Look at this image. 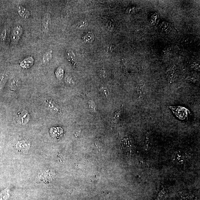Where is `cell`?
Listing matches in <instances>:
<instances>
[{
	"mask_svg": "<svg viewBox=\"0 0 200 200\" xmlns=\"http://www.w3.org/2000/svg\"><path fill=\"white\" fill-rule=\"evenodd\" d=\"M52 58V51H49L46 52L43 55L42 62L43 64H46L51 61Z\"/></svg>",
	"mask_w": 200,
	"mask_h": 200,
	"instance_id": "cell-10",
	"label": "cell"
},
{
	"mask_svg": "<svg viewBox=\"0 0 200 200\" xmlns=\"http://www.w3.org/2000/svg\"><path fill=\"white\" fill-rule=\"evenodd\" d=\"M59 128L55 127L53 128L51 130V133L52 135L55 136H59L61 134V133H58V131L60 130L59 129Z\"/></svg>",
	"mask_w": 200,
	"mask_h": 200,
	"instance_id": "cell-21",
	"label": "cell"
},
{
	"mask_svg": "<svg viewBox=\"0 0 200 200\" xmlns=\"http://www.w3.org/2000/svg\"><path fill=\"white\" fill-rule=\"evenodd\" d=\"M144 85H145V82L144 81H142L137 88L136 92L139 100L142 99L143 95Z\"/></svg>",
	"mask_w": 200,
	"mask_h": 200,
	"instance_id": "cell-12",
	"label": "cell"
},
{
	"mask_svg": "<svg viewBox=\"0 0 200 200\" xmlns=\"http://www.w3.org/2000/svg\"><path fill=\"white\" fill-rule=\"evenodd\" d=\"M89 108L91 110V111H95L96 108L94 102L90 100L89 102Z\"/></svg>",
	"mask_w": 200,
	"mask_h": 200,
	"instance_id": "cell-23",
	"label": "cell"
},
{
	"mask_svg": "<svg viewBox=\"0 0 200 200\" xmlns=\"http://www.w3.org/2000/svg\"><path fill=\"white\" fill-rule=\"evenodd\" d=\"M8 76L4 73L0 74V88H2L4 84L7 82Z\"/></svg>",
	"mask_w": 200,
	"mask_h": 200,
	"instance_id": "cell-15",
	"label": "cell"
},
{
	"mask_svg": "<svg viewBox=\"0 0 200 200\" xmlns=\"http://www.w3.org/2000/svg\"><path fill=\"white\" fill-rule=\"evenodd\" d=\"M159 28L161 31L163 32H167L169 31L170 28L169 24L166 22H162L159 26Z\"/></svg>",
	"mask_w": 200,
	"mask_h": 200,
	"instance_id": "cell-14",
	"label": "cell"
},
{
	"mask_svg": "<svg viewBox=\"0 0 200 200\" xmlns=\"http://www.w3.org/2000/svg\"><path fill=\"white\" fill-rule=\"evenodd\" d=\"M23 33V29L21 25L16 26L12 31L11 40L12 44L16 45L19 43Z\"/></svg>",
	"mask_w": 200,
	"mask_h": 200,
	"instance_id": "cell-1",
	"label": "cell"
},
{
	"mask_svg": "<svg viewBox=\"0 0 200 200\" xmlns=\"http://www.w3.org/2000/svg\"><path fill=\"white\" fill-rule=\"evenodd\" d=\"M100 91L102 92V94H103V95L105 96V97H108V96H109V92L106 89L102 88Z\"/></svg>",
	"mask_w": 200,
	"mask_h": 200,
	"instance_id": "cell-25",
	"label": "cell"
},
{
	"mask_svg": "<svg viewBox=\"0 0 200 200\" xmlns=\"http://www.w3.org/2000/svg\"><path fill=\"white\" fill-rule=\"evenodd\" d=\"M7 30L6 29H4L1 32V39L3 42H4L6 41L7 40Z\"/></svg>",
	"mask_w": 200,
	"mask_h": 200,
	"instance_id": "cell-20",
	"label": "cell"
},
{
	"mask_svg": "<svg viewBox=\"0 0 200 200\" xmlns=\"http://www.w3.org/2000/svg\"><path fill=\"white\" fill-rule=\"evenodd\" d=\"M19 84V81L17 79H15L12 83V86L13 87V88L16 89L18 86Z\"/></svg>",
	"mask_w": 200,
	"mask_h": 200,
	"instance_id": "cell-24",
	"label": "cell"
},
{
	"mask_svg": "<svg viewBox=\"0 0 200 200\" xmlns=\"http://www.w3.org/2000/svg\"><path fill=\"white\" fill-rule=\"evenodd\" d=\"M94 39V36L91 34H87L85 37V40L86 42H92Z\"/></svg>",
	"mask_w": 200,
	"mask_h": 200,
	"instance_id": "cell-22",
	"label": "cell"
},
{
	"mask_svg": "<svg viewBox=\"0 0 200 200\" xmlns=\"http://www.w3.org/2000/svg\"><path fill=\"white\" fill-rule=\"evenodd\" d=\"M29 115L26 111L23 110L18 114L17 120L20 124H26L29 121Z\"/></svg>",
	"mask_w": 200,
	"mask_h": 200,
	"instance_id": "cell-5",
	"label": "cell"
},
{
	"mask_svg": "<svg viewBox=\"0 0 200 200\" xmlns=\"http://www.w3.org/2000/svg\"><path fill=\"white\" fill-rule=\"evenodd\" d=\"M51 25V15L50 13L46 12L42 19L41 28L42 31L44 34L48 33Z\"/></svg>",
	"mask_w": 200,
	"mask_h": 200,
	"instance_id": "cell-2",
	"label": "cell"
},
{
	"mask_svg": "<svg viewBox=\"0 0 200 200\" xmlns=\"http://www.w3.org/2000/svg\"><path fill=\"white\" fill-rule=\"evenodd\" d=\"M45 104L46 107L52 112L57 113L59 111L58 106L55 102H53L52 101L48 100L46 101Z\"/></svg>",
	"mask_w": 200,
	"mask_h": 200,
	"instance_id": "cell-8",
	"label": "cell"
},
{
	"mask_svg": "<svg viewBox=\"0 0 200 200\" xmlns=\"http://www.w3.org/2000/svg\"><path fill=\"white\" fill-rule=\"evenodd\" d=\"M66 82L69 84H71L72 82V79L71 77L69 76H67L65 78Z\"/></svg>",
	"mask_w": 200,
	"mask_h": 200,
	"instance_id": "cell-26",
	"label": "cell"
},
{
	"mask_svg": "<svg viewBox=\"0 0 200 200\" xmlns=\"http://www.w3.org/2000/svg\"><path fill=\"white\" fill-rule=\"evenodd\" d=\"M167 192L166 189H162L159 192L157 198V200H163L166 196Z\"/></svg>",
	"mask_w": 200,
	"mask_h": 200,
	"instance_id": "cell-18",
	"label": "cell"
},
{
	"mask_svg": "<svg viewBox=\"0 0 200 200\" xmlns=\"http://www.w3.org/2000/svg\"><path fill=\"white\" fill-rule=\"evenodd\" d=\"M34 59L32 56H29L21 62L20 66L22 68L28 69L31 68L34 65Z\"/></svg>",
	"mask_w": 200,
	"mask_h": 200,
	"instance_id": "cell-6",
	"label": "cell"
},
{
	"mask_svg": "<svg viewBox=\"0 0 200 200\" xmlns=\"http://www.w3.org/2000/svg\"><path fill=\"white\" fill-rule=\"evenodd\" d=\"M55 75L58 79H62L64 75V70L61 67L58 68L55 72Z\"/></svg>",
	"mask_w": 200,
	"mask_h": 200,
	"instance_id": "cell-17",
	"label": "cell"
},
{
	"mask_svg": "<svg viewBox=\"0 0 200 200\" xmlns=\"http://www.w3.org/2000/svg\"><path fill=\"white\" fill-rule=\"evenodd\" d=\"M122 149L126 153H130L132 147V142L129 138H124L122 142Z\"/></svg>",
	"mask_w": 200,
	"mask_h": 200,
	"instance_id": "cell-7",
	"label": "cell"
},
{
	"mask_svg": "<svg viewBox=\"0 0 200 200\" xmlns=\"http://www.w3.org/2000/svg\"><path fill=\"white\" fill-rule=\"evenodd\" d=\"M166 77L170 82H175L177 77V74L175 67H172L166 72Z\"/></svg>",
	"mask_w": 200,
	"mask_h": 200,
	"instance_id": "cell-3",
	"label": "cell"
},
{
	"mask_svg": "<svg viewBox=\"0 0 200 200\" xmlns=\"http://www.w3.org/2000/svg\"><path fill=\"white\" fill-rule=\"evenodd\" d=\"M30 147L29 143L25 141H19L16 145L17 149L20 150H27Z\"/></svg>",
	"mask_w": 200,
	"mask_h": 200,
	"instance_id": "cell-9",
	"label": "cell"
},
{
	"mask_svg": "<svg viewBox=\"0 0 200 200\" xmlns=\"http://www.w3.org/2000/svg\"><path fill=\"white\" fill-rule=\"evenodd\" d=\"M121 111L118 110L115 112L112 118V121L114 123H116L118 122L119 119L120 115H121Z\"/></svg>",
	"mask_w": 200,
	"mask_h": 200,
	"instance_id": "cell-19",
	"label": "cell"
},
{
	"mask_svg": "<svg viewBox=\"0 0 200 200\" xmlns=\"http://www.w3.org/2000/svg\"><path fill=\"white\" fill-rule=\"evenodd\" d=\"M10 196L9 190L7 188L0 192V200H7Z\"/></svg>",
	"mask_w": 200,
	"mask_h": 200,
	"instance_id": "cell-13",
	"label": "cell"
},
{
	"mask_svg": "<svg viewBox=\"0 0 200 200\" xmlns=\"http://www.w3.org/2000/svg\"><path fill=\"white\" fill-rule=\"evenodd\" d=\"M17 10L19 15L22 18L28 19L31 15L29 10L20 4L17 6Z\"/></svg>",
	"mask_w": 200,
	"mask_h": 200,
	"instance_id": "cell-4",
	"label": "cell"
},
{
	"mask_svg": "<svg viewBox=\"0 0 200 200\" xmlns=\"http://www.w3.org/2000/svg\"><path fill=\"white\" fill-rule=\"evenodd\" d=\"M180 195L182 199L185 200L189 199L192 198V195L191 194L184 191L180 192Z\"/></svg>",
	"mask_w": 200,
	"mask_h": 200,
	"instance_id": "cell-16",
	"label": "cell"
},
{
	"mask_svg": "<svg viewBox=\"0 0 200 200\" xmlns=\"http://www.w3.org/2000/svg\"><path fill=\"white\" fill-rule=\"evenodd\" d=\"M186 156V154L179 152L174 155V160L175 162H178V163H181V162H184V160H185Z\"/></svg>",
	"mask_w": 200,
	"mask_h": 200,
	"instance_id": "cell-11",
	"label": "cell"
}]
</instances>
